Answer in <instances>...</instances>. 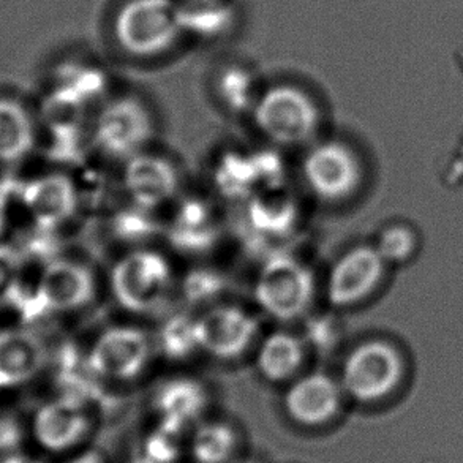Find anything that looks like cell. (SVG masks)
Instances as JSON below:
<instances>
[{
  "instance_id": "obj_13",
  "label": "cell",
  "mask_w": 463,
  "mask_h": 463,
  "mask_svg": "<svg viewBox=\"0 0 463 463\" xmlns=\"http://www.w3.org/2000/svg\"><path fill=\"white\" fill-rule=\"evenodd\" d=\"M37 296L50 312L81 310L94 299V274L75 260H51L38 277Z\"/></svg>"
},
{
  "instance_id": "obj_12",
  "label": "cell",
  "mask_w": 463,
  "mask_h": 463,
  "mask_svg": "<svg viewBox=\"0 0 463 463\" xmlns=\"http://www.w3.org/2000/svg\"><path fill=\"white\" fill-rule=\"evenodd\" d=\"M92 416L86 402L63 394L44 403L33 422L38 441L51 451L75 449L92 433Z\"/></svg>"
},
{
  "instance_id": "obj_26",
  "label": "cell",
  "mask_w": 463,
  "mask_h": 463,
  "mask_svg": "<svg viewBox=\"0 0 463 463\" xmlns=\"http://www.w3.org/2000/svg\"><path fill=\"white\" fill-rule=\"evenodd\" d=\"M222 100L236 111H250L257 103L263 89L257 84V78L250 70L232 65L223 70L217 81Z\"/></svg>"
},
{
  "instance_id": "obj_29",
  "label": "cell",
  "mask_w": 463,
  "mask_h": 463,
  "mask_svg": "<svg viewBox=\"0 0 463 463\" xmlns=\"http://www.w3.org/2000/svg\"><path fill=\"white\" fill-rule=\"evenodd\" d=\"M24 255L14 245L0 242V310L10 307L23 289Z\"/></svg>"
},
{
  "instance_id": "obj_18",
  "label": "cell",
  "mask_w": 463,
  "mask_h": 463,
  "mask_svg": "<svg viewBox=\"0 0 463 463\" xmlns=\"http://www.w3.org/2000/svg\"><path fill=\"white\" fill-rule=\"evenodd\" d=\"M209 395L200 382L192 378H175L162 384L154 395L156 420L190 430L204 420Z\"/></svg>"
},
{
  "instance_id": "obj_27",
  "label": "cell",
  "mask_w": 463,
  "mask_h": 463,
  "mask_svg": "<svg viewBox=\"0 0 463 463\" xmlns=\"http://www.w3.org/2000/svg\"><path fill=\"white\" fill-rule=\"evenodd\" d=\"M217 184L226 196L242 198L257 194L260 187L257 166L253 156L232 154L220 163L217 169Z\"/></svg>"
},
{
  "instance_id": "obj_3",
  "label": "cell",
  "mask_w": 463,
  "mask_h": 463,
  "mask_svg": "<svg viewBox=\"0 0 463 463\" xmlns=\"http://www.w3.org/2000/svg\"><path fill=\"white\" fill-rule=\"evenodd\" d=\"M258 132L282 147L307 145L318 132L319 108L306 89L289 82L263 89L251 109Z\"/></svg>"
},
{
  "instance_id": "obj_14",
  "label": "cell",
  "mask_w": 463,
  "mask_h": 463,
  "mask_svg": "<svg viewBox=\"0 0 463 463\" xmlns=\"http://www.w3.org/2000/svg\"><path fill=\"white\" fill-rule=\"evenodd\" d=\"M122 184L132 204L154 211L175 198L179 173L168 158L143 151L126 160Z\"/></svg>"
},
{
  "instance_id": "obj_11",
  "label": "cell",
  "mask_w": 463,
  "mask_h": 463,
  "mask_svg": "<svg viewBox=\"0 0 463 463\" xmlns=\"http://www.w3.org/2000/svg\"><path fill=\"white\" fill-rule=\"evenodd\" d=\"M346 401L338 376L321 370L306 372L287 384L283 413L295 426L319 429L337 420Z\"/></svg>"
},
{
  "instance_id": "obj_35",
  "label": "cell",
  "mask_w": 463,
  "mask_h": 463,
  "mask_svg": "<svg viewBox=\"0 0 463 463\" xmlns=\"http://www.w3.org/2000/svg\"><path fill=\"white\" fill-rule=\"evenodd\" d=\"M4 463H42L35 458H27V456H13V458H5Z\"/></svg>"
},
{
  "instance_id": "obj_34",
  "label": "cell",
  "mask_w": 463,
  "mask_h": 463,
  "mask_svg": "<svg viewBox=\"0 0 463 463\" xmlns=\"http://www.w3.org/2000/svg\"><path fill=\"white\" fill-rule=\"evenodd\" d=\"M217 2H226V0H179L182 5H206V4H217Z\"/></svg>"
},
{
  "instance_id": "obj_25",
  "label": "cell",
  "mask_w": 463,
  "mask_h": 463,
  "mask_svg": "<svg viewBox=\"0 0 463 463\" xmlns=\"http://www.w3.org/2000/svg\"><path fill=\"white\" fill-rule=\"evenodd\" d=\"M188 432L156 420L143 443L141 458L151 463H181L188 458Z\"/></svg>"
},
{
  "instance_id": "obj_33",
  "label": "cell",
  "mask_w": 463,
  "mask_h": 463,
  "mask_svg": "<svg viewBox=\"0 0 463 463\" xmlns=\"http://www.w3.org/2000/svg\"><path fill=\"white\" fill-rule=\"evenodd\" d=\"M6 226V201L5 194H0V234L4 232Z\"/></svg>"
},
{
  "instance_id": "obj_16",
  "label": "cell",
  "mask_w": 463,
  "mask_h": 463,
  "mask_svg": "<svg viewBox=\"0 0 463 463\" xmlns=\"http://www.w3.org/2000/svg\"><path fill=\"white\" fill-rule=\"evenodd\" d=\"M48 350L35 332L25 327L0 331V389L31 382L43 370Z\"/></svg>"
},
{
  "instance_id": "obj_1",
  "label": "cell",
  "mask_w": 463,
  "mask_h": 463,
  "mask_svg": "<svg viewBox=\"0 0 463 463\" xmlns=\"http://www.w3.org/2000/svg\"><path fill=\"white\" fill-rule=\"evenodd\" d=\"M116 44L127 56L156 59L185 40L179 0H126L114 16Z\"/></svg>"
},
{
  "instance_id": "obj_21",
  "label": "cell",
  "mask_w": 463,
  "mask_h": 463,
  "mask_svg": "<svg viewBox=\"0 0 463 463\" xmlns=\"http://www.w3.org/2000/svg\"><path fill=\"white\" fill-rule=\"evenodd\" d=\"M217 232L213 213L200 201H185L177 209L171 234L175 242L188 250H203L213 244Z\"/></svg>"
},
{
  "instance_id": "obj_17",
  "label": "cell",
  "mask_w": 463,
  "mask_h": 463,
  "mask_svg": "<svg viewBox=\"0 0 463 463\" xmlns=\"http://www.w3.org/2000/svg\"><path fill=\"white\" fill-rule=\"evenodd\" d=\"M307 348L304 335L296 332H269L255 346V369L268 383L288 384L304 372Z\"/></svg>"
},
{
  "instance_id": "obj_32",
  "label": "cell",
  "mask_w": 463,
  "mask_h": 463,
  "mask_svg": "<svg viewBox=\"0 0 463 463\" xmlns=\"http://www.w3.org/2000/svg\"><path fill=\"white\" fill-rule=\"evenodd\" d=\"M70 463H105V460L97 454V452H84L80 458Z\"/></svg>"
},
{
  "instance_id": "obj_7",
  "label": "cell",
  "mask_w": 463,
  "mask_h": 463,
  "mask_svg": "<svg viewBox=\"0 0 463 463\" xmlns=\"http://www.w3.org/2000/svg\"><path fill=\"white\" fill-rule=\"evenodd\" d=\"M154 351V337L138 326H113L95 338L88 367L92 375L107 382H133L147 369Z\"/></svg>"
},
{
  "instance_id": "obj_15",
  "label": "cell",
  "mask_w": 463,
  "mask_h": 463,
  "mask_svg": "<svg viewBox=\"0 0 463 463\" xmlns=\"http://www.w3.org/2000/svg\"><path fill=\"white\" fill-rule=\"evenodd\" d=\"M21 201L38 228L54 230L75 215L80 194L70 177L52 173L27 182Z\"/></svg>"
},
{
  "instance_id": "obj_5",
  "label": "cell",
  "mask_w": 463,
  "mask_h": 463,
  "mask_svg": "<svg viewBox=\"0 0 463 463\" xmlns=\"http://www.w3.org/2000/svg\"><path fill=\"white\" fill-rule=\"evenodd\" d=\"M255 302L277 321H296L307 315L317 296L312 269L291 255H276L264 261L255 279Z\"/></svg>"
},
{
  "instance_id": "obj_28",
  "label": "cell",
  "mask_w": 463,
  "mask_h": 463,
  "mask_svg": "<svg viewBox=\"0 0 463 463\" xmlns=\"http://www.w3.org/2000/svg\"><path fill=\"white\" fill-rule=\"evenodd\" d=\"M225 279L215 269L198 268L192 269L182 279V298L190 306L211 307L225 289Z\"/></svg>"
},
{
  "instance_id": "obj_22",
  "label": "cell",
  "mask_w": 463,
  "mask_h": 463,
  "mask_svg": "<svg viewBox=\"0 0 463 463\" xmlns=\"http://www.w3.org/2000/svg\"><path fill=\"white\" fill-rule=\"evenodd\" d=\"M295 219V203L288 194L279 192V187L266 188L251 196L249 220L258 232L282 234L293 226Z\"/></svg>"
},
{
  "instance_id": "obj_31",
  "label": "cell",
  "mask_w": 463,
  "mask_h": 463,
  "mask_svg": "<svg viewBox=\"0 0 463 463\" xmlns=\"http://www.w3.org/2000/svg\"><path fill=\"white\" fill-rule=\"evenodd\" d=\"M21 439L19 427L13 420H0V458L16 449Z\"/></svg>"
},
{
  "instance_id": "obj_9",
  "label": "cell",
  "mask_w": 463,
  "mask_h": 463,
  "mask_svg": "<svg viewBox=\"0 0 463 463\" xmlns=\"http://www.w3.org/2000/svg\"><path fill=\"white\" fill-rule=\"evenodd\" d=\"M388 263L375 245L359 244L334 261L326 280V298L332 307L350 308L367 301L382 287Z\"/></svg>"
},
{
  "instance_id": "obj_8",
  "label": "cell",
  "mask_w": 463,
  "mask_h": 463,
  "mask_svg": "<svg viewBox=\"0 0 463 463\" xmlns=\"http://www.w3.org/2000/svg\"><path fill=\"white\" fill-rule=\"evenodd\" d=\"M302 177L317 198L340 203L356 194L364 177L363 163L354 149L338 139L313 145L302 162Z\"/></svg>"
},
{
  "instance_id": "obj_36",
  "label": "cell",
  "mask_w": 463,
  "mask_h": 463,
  "mask_svg": "<svg viewBox=\"0 0 463 463\" xmlns=\"http://www.w3.org/2000/svg\"><path fill=\"white\" fill-rule=\"evenodd\" d=\"M232 463H266L261 458H255V456H241L238 460Z\"/></svg>"
},
{
  "instance_id": "obj_6",
  "label": "cell",
  "mask_w": 463,
  "mask_h": 463,
  "mask_svg": "<svg viewBox=\"0 0 463 463\" xmlns=\"http://www.w3.org/2000/svg\"><path fill=\"white\" fill-rule=\"evenodd\" d=\"M154 137V119L149 108L132 95L107 101L97 114L92 138L105 156L128 160L146 151Z\"/></svg>"
},
{
  "instance_id": "obj_19",
  "label": "cell",
  "mask_w": 463,
  "mask_h": 463,
  "mask_svg": "<svg viewBox=\"0 0 463 463\" xmlns=\"http://www.w3.org/2000/svg\"><path fill=\"white\" fill-rule=\"evenodd\" d=\"M242 454V433L226 420L204 418L188 432V458L194 463H232Z\"/></svg>"
},
{
  "instance_id": "obj_23",
  "label": "cell",
  "mask_w": 463,
  "mask_h": 463,
  "mask_svg": "<svg viewBox=\"0 0 463 463\" xmlns=\"http://www.w3.org/2000/svg\"><path fill=\"white\" fill-rule=\"evenodd\" d=\"M182 23L185 37L215 40L232 29L234 24L232 0L206 4V5H182Z\"/></svg>"
},
{
  "instance_id": "obj_24",
  "label": "cell",
  "mask_w": 463,
  "mask_h": 463,
  "mask_svg": "<svg viewBox=\"0 0 463 463\" xmlns=\"http://www.w3.org/2000/svg\"><path fill=\"white\" fill-rule=\"evenodd\" d=\"M156 350L171 361H185L200 351L196 335V318L187 315H175L163 323L154 337Z\"/></svg>"
},
{
  "instance_id": "obj_4",
  "label": "cell",
  "mask_w": 463,
  "mask_h": 463,
  "mask_svg": "<svg viewBox=\"0 0 463 463\" xmlns=\"http://www.w3.org/2000/svg\"><path fill=\"white\" fill-rule=\"evenodd\" d=\"M175 283V272L168 260L151 249L127 251L109 274L114 299L132 313L156 312L168 299Z\"/></svg>"
},
{
  "instance_id": "obj_30",
  "label": "cell",
  "mask_w": 463,
  "mask_h": 463,
  "mask_svg": "<svg viewBox=\"0 0 463 463\" xmlns=\"http://www.w3.org/2000/svg\"><path fill=\"white\" fill-rule=\"evenodd\" d=\"M375 249L383 260L389 264H401L413 257L418 249V239L411 228L392 225L383 230L376 239Z\"/></svg>"
},
{
  "instance_id": "obj_2",
  "label": "cell",
  "mask_w": 463,
  "mask_h": 463,
  "mask_svg": "<svg viewBox=\"0 0 463 463\" xmlns=\"http://www.w3.org/2000/svg\"><path fill=\"white\" fill-rule=\"evenodd\" d=\"M407 373L403 351L389 340L372 338L348 351L338 382L346 401L369 407L392 399Z\"/></svg>"
},
{
  "instance_id": "obj_20",
  "label": "cell",
  "mask_w": 463,
  "mask_h": 463,
  "mask_svg": "<svg viewBox=\"0 0 463 463\" xmlns=\"http://www.w3.org/2000/svg\"><path fill=\"white\" fill-rule=\"evenodd\" d=\"M35 141L37 128L31 111L21 101L0 97V163L24 160Z\"/></svg>"
},
{
  "instance_id": "obj_10",
  "label": "cell",
  "mask_w": 463,
  "mask_h": 463,
  "mask_svg": "<svg viewBox=\"0 0 463 463\" xmlns=\"http://www.w3.org/2000/svg\"><path fill=\"white\" fill-rule=\"evenodd\" d=\"M260 323L247 308L217 304L196 317L200 351L219 361H234L255 348Z\"/></svg>"
}]
</instances>
